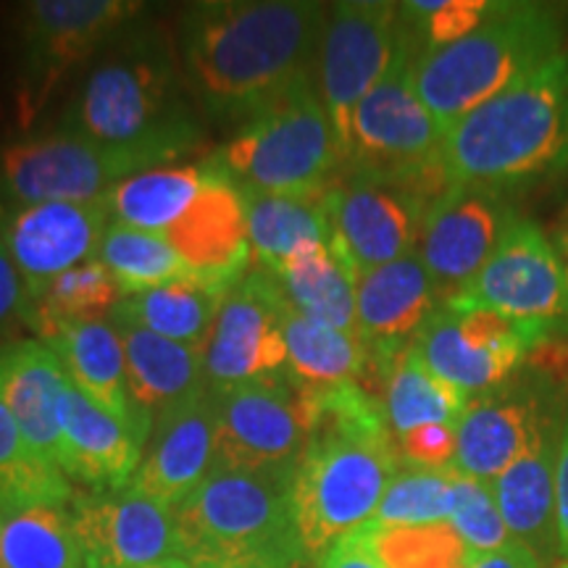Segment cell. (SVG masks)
<instances>
[{
    "mask_svg": "<svg viewBox=\"0 0 568 568\" xmlns=\"http://www.w3.org/2000/svg\"><path fill=\"white\" fill-rule=\"evenodd\" d=\"M324 3L209 0L180 19V67L197 105L222 122H247L297 84L316 80Z\"/></svg>",
    "mask_w": 568,
    "mask_h": 568,
    "instance_id": "cell-1",
    "label": "cell"
},
{
    "mask_svg": "<svg viewBox=\"0 0 568 568\" xmlns=\"http://www.w3.org/2000/svg\"><path fill=\"white\" fill-rule=\"evenodd\" d=\"M184 92L166 34L132 21L90 67L61 130L124 155L138 172L161 169L203 140V122Z\"/></svg>",
    "mask_w": 568,
    "mask_h": 568,
    "instance_id": "cell-2",
    "label": "cell"
},
{
    "mask_svg": "<svg viewBox=\"0 0 568 568\" xmlns=\"http://www.w3.org/2000/svg\"><path fill=\"white\" fill-rule=\"evenodd\" d=\"M308 395L314 426L290 493L303 556L318 564L339 539L372 521L403 464L379 397L361 382L308 387Z\"/></svg>",
    "mask_w": 568,
    "mask_h": 568,
    "instance_id": "cell-3",
    "label": "cell"
},
{
    "mask_svg": "<svg viewBox=\"0 0 568 568\" xmlns=\"http://www.w3.org/2000/svg\"><path fill=\"white\" fill-rule=\"evenodd\" d=\"M447 187L510 193L568 172V48L445 132Z\"/></svg>",
    "mask_w": 568,
    "mask_h": 568,
    "instance_id": "cell-4",
    "label": "cell"
},
{
    "mask_svg": "<svg viewBox=\"0 0 568 568\" xmlns=\"http://www.w3.org/2000/svg\"><path fill=\"white\" fill-rule=\"evenodd\" d=\"M293 474L211 471L174 508L180 560L190 568H293L305 560Z\"/></svg>",
    "mask_w": 568,
    "mask_h": 568,
    "instance_id": "cell-5",
    "label": "cell"
},
{
    "mask_svg": "<svg viewBox=\"0 0 568 568\" xmlns=\"http://www.w3.org/2000/svg\"><path fill=\"white\" fill-rule=\"evenodd\" d=\"M564 19L550 6L500 3V9L466 38L416 53L418 98L447 132L474 109L564 51Z\"/></svg>",
    "mask_w": 568,
    "mask_h": 568,
    "instance_id": "cell-6",
    "label": "cell"
},
{
    "mask_svg": "<svg viewBox=\"0 0 568 568\" xmlns=\"http://www.w3.org/2000/svg\"><path fill=\"white\" fill-rule=\"evenodd\" d=\"M209 161L240 190L274 195L326 193L343 172V151L316 80L297 84L247 119Z\"/></svg>",
    "mask_w": 568,
    "mask_h": 568,
    "instance_id": "cell-7",
    "label": "cell"
},
{
    "mask_svg": "<svg viewBox=\"0 0 568 568\" xmlns=\"http://www.w3.org/2000/svg\"><path fill=\"white\" fill-rule=\"evenodd\" d=\"M416 53L418 42L410 34L382 82L355 109L343 172L447 187L439 166L445 130L418 98Z\"/></svg>",
    "mask_w": 568,
    "mask_h": 568,
    "instance_id": "cell-8",
    "label": "cell"
},
{
    "mask_svg": "<svg viewBox=\"0 0 568 568\" xmlns=\"http://www.w3.org/2000/svg\"><path fill=\"white\" fill-rule=\"evenodd\" d=\"M142 13L134 0H30L17 9L21 122L38 116L63 77L98 59Z\"/></svg>",
    "mask_w": 568,
    "mask_h": 568,
    "instance_id": "cell-9",
    "label": "cell"
},
{
    "mask_svg": "<svg viewBox=\"0 0 568 568\" xmlns=\"http://www.w3.org/2000/svg\"><path fill=\"white\" fill-rule=\"evenodd\" d=\"M213 406L211 471L293 474L308 445L314 414L308 387L287 374L209 389Z\"/></svg>",
    "mask_w": 568,
    "mask_h": 568,
    "instance_id": "cell-10",
    "label": "cell"
},
{
    "mask_svg": "<svg viewBox=\"0 0 568 568\" xmlns=\"http://www.w3.org/2000/svg\"><path fill=\"white\" fill-rule=\"evenodd\" d=\"M408 40L410 30L397 3L345 0L329 6L318 48L316 90L335 126L343 163L355 109L382 82Z\"/></svg>",
    "mask_w": 568,
    "mask_h": 568,
    "instance_id": "cell-11",
    "label": "cell"
},
{
    "mask_svg": "<svg viewBox=\"0 0 568 568\" xmlns=\"http://www.w3.org/2000/svg\"><path fill=\"white\" fill-rule=\"evenodd\" d=\"M439 193L435 184L343 172L324 193L329 245L355 276L406 258L416 253L424 216Z\"/></svg>",
    "mask_w": 568,
    "mask_h": 568,
    "instance_id": "cell-12",
    "label": "cell"
},
{
    "mask_svg": "<svg viewBox=\"0 0 568 568\" xmlns=\"http://www.w3.org/2000/svg\"><path fill=\"white\" fill-rule=\"evenodd\" d=\"M556 332L514 322L489 308L439 305L414 337V353L466 397L503 387Z\"/></svg>",
    "mask_w": 568,
    "mask_h": 568,
    "instance_id": "cell-13",
    "label": "cell"
},
{
    "mask_svg": "<svg viewBox=\"0 0 568 568\" xmlns=\"http://www.w3.org/2000/svg\"><path fill=\"white\" fill-rule=\"evenodd\" d=\"M443 305L489 308L558 335L568 326V287L556 245L537 222L516 216L474 282Z\"/></svg>",
    "mask_w": 568,
    "mask_h": 568,
    "instance_id": "cell-14",
    "label": "cell"
},
{
    "mask_svg": "<svg viewBox=\"0 0 568 568\" xmlns=\"http://www.w3.org/2000/svg\"><path fill=\"white\" fill-rule=\"evenodd\" d=\"M140 174L124 155L82 134L59 130L11 142L0 151V197L6 203H98L126 176Z\"/></svg>",
    "mask_w": 568,
    "mask_h": 568,
    "instance_id": "cell-15",
    "label": "cell"
},
{
    "mask_svg": "<svg viewBox=\"0 0 568 568\" xmlns=\"http://www.w3.org/2000/svg\"><path fill=\"white\" fill-rule=\"evenodd\" d=\"M282 308L272 274L253 268L232 284L203 347L205 387L226 389L287 374Z\"/></svg>",
    "mask_w": 568,
    "mask_h": 568,
    "instance_id": "cell-16",
    "label": "cell"
},
{
    "mask_svg": "<svg viewBox=\"0 0 568 568\" xmlns=\"http://www.w3.org/2000/svg\"><path fill=\"white\" fill-rule=\"evenodd\" d=\"M514 222V203L495 190L447 187L432 201L416 255L443 303L458 297L474 282Z\"/></svg>",
    "mask_w": 568,
    "mask_h": 568,
    "instance_id": "cell-17",
    "label": "cell"
},
{
    "mask_svg": "<svg viewBox=\"0 0 568 568\" xmlns=\"http://www.w3.org/2000/svg\"><path fill=\"white\" fill-rule=\"evenodd\" d=\"M105 230L109 211L101 201L19 205L0 219V243L34 301L55 276L95 261Z\"/></svg>",
    "mask_w": 568,
    "mask_h": 568,
    "instance_id": "cell-18",
    "label": "cell"
},
{
    "mask_svg": "<svg viewBox=\"0 0 568 568\" xmlns=\"http://www.w3.org/2000/svg\"><path fill=\"white\" fill-rule=\"evenodd\" d=\"M84 568H142L180 558L174 510L132 487L74 495L69 503Z\"/></svg>",
    "mask_w": 568,
    "mask_h": 568,
    "instance_id": "cell-19",
    "label": "cell"
},
{
    "mask_svg": "<svg viewBox=\"0 0 568 568\" xmlns=\"http://www.w3.org/2000/svg\"><path fill=\"white\" fill-rule=\"evenodd\" d=\"M443 305L435 282L416 253L358 276V337L382 366L414 343L418 329Z\"/></svg>",
    "mask_w": 568,
    "mask_h": 568,
    "instance_id": "cell-20",
    "label": "cell"
},
{
    "mask_svg": "<svg viewBox=\"0 0 568 568\" xmlns=\"http://www.w3.org/2000/svg\"><path fill=\"white\" fill-rule=\"evenodd\" d=\"M213 468V406L209 389L155 418L130 487L163 508L187 500Z\"/></svg>",
    "mask_w": 568,
    "mask_h": 568,
    "instance_id": "cell-21",
    "label": "cell"
},
{
    "mask_svg": "<svg viewBox=\"0 0 568 568\" xmlns=\"http://www.w3.org/2000/svg\"><path fill=\"white\" fill-rule=\"evenodd\" d=\"M166 237L190 274L234 284L251 266L245 197L213 163L201 195L166 232Z\"/></svg>",
    "mask_w": 568,
    "mask_h": 568,
    "instance_id": "cell-22",
    "label": "cell"
},
{
    "mask_svg": "<svg viewBox=\"0 0 568 568\" xmlns=\"http://www.w3.org/2000/svg\"><path fill=\"white\" fill-rule=\"evenodd\" d=\"M142 453L145 439L69 385L61 414L59 468L63 477L82 481L92 493H116L130 487Z\"/></svg>",
    "mask_w": 568,
    "mask_h": 568,
    "instance_id": "cell-23",
    "label": "cell"
},
{
    "mask_svg": "<svg viewBox=\"0 0 568 568\" xmlns=\"http://www.w3.org/2000/svg\"><path fill=\"white\" fill-rule=\"evenodd\" d=\"M545 422L548 410L535 393L493 389L479 400L468 403L466 414L460 416L456 426V460L450 468L489 485L521 456Z\"/></svg>",
    "mask_w": 568,
    "mask_h": 568,
    "instance_id": "cell-24",
    "label": "cell"
},
{
    "mask_svg": "<svg viewBox=\"0 0 568 568\" xmlns=\"http://www.w3.org/2000/svg\"><path fill=\"white\" fill-rule=\"evenodd\" d=\"M69 385L61 361L45 343L24 339L0 351V403L17 418L27 443L53 466H59Z\"/></svg>",
    "mask_w": 568,
    "mask_h": 568,
    "instance_id": "cell-25",
    "label": "cell"
},
{
    "mask_svg": "<svg viewBox=\"0 0 568 568\" xmlns=\"http://www.w3.org/2000/svg\"><path fill=\"white\" fill-rule=\"evenodd\" d=\"M40 343H45L55 353L77 393L88 397L92 406L101 408L103 414L130 426L134 435H140L148 445L151 429L134 410L130 387H126L122 335L109 318L67 326V329L55 332L53 337L40 339Z\"/></svg>",
    "mask_w": 568,
    "mask_h": 568,
    "instance_id": "cell-26",
    "label": "cell"
},
{
    "mask_svg": "<svg viewBox=\"0 0 568 568\" xmlns=\"http://www.w3.org/2000/svg\"><path fill=\"white\" fill-rule=\"evenodd\" d=\"M122 335L126 387L138 416L153 432L155 418L195 400L205 389L203 351L174 343L132 324H113Z\"/></svg>",
    "mask_w": 568,
    "mask_h": 568,
    "instance_id": "cell-27",
    "label": "cell"
},
{
    "mask_svg": "<svg viewBox=\"0 0 568 568\" xmlns=\"http://www.w3.org/2000/svg\"><path fill=\"white\" fill-rule=\"evenodd\" d=\"M556 447L558 432L548 418L521 456L489 481L510 539L524 542L539 558L548 545H556Z\"/></svg>",
    "mask_w": 568,
    "mask_h": 568,
    "instance_id": "cell-28",
    "label": "cell"
},
{
    "mask_svg": "<svg viewBox=\"0 0 568 568\" xmlns=\"http://www.w3.org/2000/svg\"><path fill=\"white\" fill-rule=\"evenodd\" d=\"M232 284L187 274L155 290L124 297L109 316L111 324H132L174 343L203 351Z\"/></svg>",
    "mask_w": 568,
    "mask_h": 568,
    "instance_id": "cell-29",
    "label": "cell"
},
{
    "mask_svg": "<svg viewBox=\"0 0 568 568\" xmlns=\"http://www.w3.org/2000/svg\"><path fill=\"white\" fill-rule=\"evenodd\" d=\"M284 303L297 314L358 335V276L329 243H305L272 274Z\"/></svg>",
    "mask_w": 568,
    "mask_h": 568,
    "instance_id": "cell-30",
    "label": "cell"
},
{
    "mask_svg": "<svg viewBox=\"0 0 568 568\" xmlns=\"http://www.w3.org/2000/svg\"><path fill=\"white\" fill-rule=\"evenodd\" d=\"M209 176V161L148 169L113 184L101 203L113 224L166 234L201 195Z\"/></svg>",
    "mask_w": 568,
    "mask_h": 568,
    "instance_id": "cell-31",
    "label": "cell"
},
{
    "mask_svg": "<svg viewBox=\"0 0 568 568\" xmlns=\"http://www.w3.org/2000/svg\"><path fill=\"white\" fill-rule=\"evenodd\" d=\"M247 211L251 266L274 274L287 255L305 243H329L324 193L318 195H274L240 190Z\"/></svg>",
    "mask_w": 568,
    "mask_h": 568,
    "instance_id": "cell-32",
    "label": "cell"
},
{
    "mask_svg": "<svg viewBox=\"0 0 568 568\" xmlns=\"http://www.w3.org/2000/svg\"><path fill=\"white\" fill-rule=\"evenodd\" d=\"M282 335L287 345V376L303 387H337L361 382L372 353L353 332L316 322L284 303Z\"/></svg>",
    "mask_w": 568,
    "mask_h": 568,
    "instance_id": "cell-33",
    "label": "cell"
},
{
    "mask_svg": "<svg viewBox=\"0 0 568 568\" xmlns=\"http://www.w3.org/2000/svg\"><path fill=\"white\" fill-rule=\"evenodd\" d=\"M376 368L385 382L379 403L395 439L429 424H458L466 414L468 397L432 374L414 347Z\"/></svg>",
    "mask_w": 568,
    "mask_h": 568,
    "instance_id": "cell-34",
    "label": "cell"
},
{
    "mask_svg": "<svg viewBox=\"0 0 568 568\" xmlns=\"http://www.w3.org/2000/svg\"><path fill=\"white\" fill-rule=\"evenodd\" d=\"M122 301V287L109 274V268L98 261H88L55 276L34 301H30L24 324H30L40 339H48L67 326L101 322L103 316H111Z\"/></svg>",
    "mask_w": 568,
    "mask_h": 568,
    "instance_id": "cell-35",
    "label": "cell"
},
{
    "mask_svg": "<svg viewBox=\"0 0 568 568\" xmlns=\"http://www.w3.org/2000/svg\"><path fill=\"white\" fill-rule=\"evenodd\" d=\"M0 568H84L69 506H32L6 516Z\"/></svg>",
    "mask_w": 568,
    "mask_h": 568,
    "instance_id": "cell-36",
    "label": "cell"
},
{
    "mask_svg": "<svg viewBox=\"0 0 568 568\" xmlns=\"http://www.w3.org/2000/svg\"><path fill=\"white\" fill-rule=\"evenodd\" d=\"M69 479L59 466L48 464L21 435L17 418L0 403V508L13 510L32 506H69Z\"/></svg>",
    "mask_w": 568,
    "mask_h": 568,
    "instance_id": "cell-37",
    "label": "cell"
},
{
    "mask_svg": "<svg viewBox=\"0 0 568 568\" xmlns=\"http://www.w3.org/2000/svg\"><path fill=\"white\" fill-rule=\"evenodd\" d=\"M95 261L109 268L124 297L155 290L190 274L166 234L132 230L122 224H109Z\"/></svg>",
    "mask_w": 568,
    "mask_h": 568,
    "instance_id": "cell-38",
    "label": "cell"
},
{
    "mask_svg": "<svg viewBox=\"0 0 568 568\" xmlns=\"http://www.w3.org/2000/svg\"><path fill=\"white\" fill-rule=\"evenodd\" d=\"M355 531L382 568H468L477 558L450 521L418 527L368 521Z\"/></svg>",
    "mask_w": 568,
    "mask_h": 568,
    "instance_id": "cell-39",
    "label": "cell"
},
{
    "mask_svg": "<svg viewBox=\"0 0 568 568\" xmlns=\"http://www.w3.org/2000/svg\"><path fill=\"white\" fill-rule=\"evenodd\" d=\"M456 481V468L400 466L382 495L372 521L382 527H418V524L450 521Z\"/></svg>",
    "mask_w": 568,
    "mask_h": 568,
    "instance_id": "cell-40",
    "label": "cell"
},
{
    "mask_svg": "<svg viewBox=\"0 0 568 568\" xmlns=\"http://www.w3.org/2000/svg\"><path fill=\"white\" fill-rule=\"evenodd\" d=\"M500 3L489 0H410L400 3L410 34L418 42V51L450 45L493 17Z\"/></svg>",
    "mask_w": 568,
    "mask_h": 568,
    "instance_id": "cell-41",
    "label": "cell"
},
{
    "mask_svg": "<svg viewBox=\"0 0 568 568\" xmlns=\"http://www.w3.org/2000/svg\"><path fill=\"white\" fill-rule=\"evenodd\" d=\"M450 524L477 558L485 556V552L506 548L510 542V531L503 521L500 510H497L493 487L487 481L468 479L464 474H458L456 481V503H453Z\"/></svg>",
    "mask_w": 568,
    "mask_h": 568,
    "instance_id": "cell-42",
    "label": "cell"
},
{
    "mask_svg": "<svg viewBox=\"0 0 568 568\" xmlns=\"http://www.w3.org/2000/svg\"><path fill=\"white\" fill-rule=\"evenodd\" d=\"M456 426L458 424H429L408 432L406 437L397 439L400 464L416 468H450L458 447Z\"/></svg>",
    "mask_w": 568,
    "mask_h": 568,
    "instance_id": "cell-43",
    "label": "cell"
},
{
    "mask_svg": "<svg viewBox=\"0 0 568 568\" xmlns=\"http://www.w3.org/2000/svg\"><path fill=\"white\" fill-rule=\"evenodd\" d=\"M27 305H30V293L21 280L17 264L11 261L6 245L0 243V326H9L11 322L27 318Z\"/></svg>",
    "mask_w": 568,
    "mask_h": 568,
    "instance_id": "cell-44",
    "label": "cell"
},
{
    "mask_svg": "<svg viewBox=\"0 0 568 568\" xmlns=\"http://www.w3.org/2000/svg\"><path fill=\"white\" fill-rule=\"evenodd\" d=\"M556 550L568 560V410L556 447Z\"/></svg>",
    "mask_w": 568,
    "mask_h": 568,
    "instance_id": "cell-45",
    "label": "cell"
},
{
    "mask_svg": "<svg viewBox=\"0 0 568 568\" xmlns=\"http://www.w3.org/2000/svg\"><path fill=\"white\" fill-rule=\"evenodd\" d=\"M318 568H382V566L376 564V558L368 552L364 539L358 537V531H353V535L339 539L335 548L318 560Z\"/></svg>",
    "mask_w": 568,
    "mask_h": 568,
    "instance_id": "cell-46",
    "label": "cell"
},
{
    "mask_svg": "<svg viewBox=\"0 0 568 568\" xmlns=\"http://www.w3.org/2000/svg\"><path fill=\"white\" fill-rule=\"evenodd\" d=\"M468 568H542V558L524 542L510 539L506 548L474 558V564Z\"/></svg>",
    "mask_w": 568,
    "mask_h": 568,
    "instance_id": "cell-47",
    "label": "cell"
},
{
    "mask_svg": "<svg viewBox=\"0 0 568 568\" xmlns=\"http://www.w3.org/2000/svg\"><path fill=\"white\" fill-rule=\"evenodd\" d=\"M552 245H556V251L560 255V264H564V272H566V287H568V211L564 216L558 219L556 224V232H552Z\"/></svg>",
    "mask_w": 568,
    "mask_h": 568,
    "instance_id": "cell-48",
    "label": "cell"
},
{
    "mask_svg": "<svg viewBox=\"0 0 568 568\" xmlns=\"http://www.w3.org/2000/svg\"><path fill=\"white\" fill-rule=\"evenodd\" d=\"M142 568H190L184 560L174 558V560H161V564H151V566H142Z\"/></svg>",
    "mask_w": 568,
    "mask_h": 568,
    "instance_id": "cell-49",
    "label": "cell"
},
{
    "mask_svg": "<svg viewBox=\"0 0 568 568\" xmlns=\"http://www.w3.org/2000/svg\"><path fill=\"white\" fill-rule=\"evenodd\" d=\"M3 518H6V514H3V508H0V527H3Z\"/></svg>",
    "mask_w": 568,
    "mask_h": 568,
    "instance_id": "cell-50",
    "label": "cell"
},
{
    "mask_svg": "<svg viewBox=\"0 0 568 568\" xmlns=\"http://www.w3.org/2000/svg\"><path fill=\"white\" fill-rule=\"evenodd\" d=\"M558 568H568V560H564V564H560Z\"/></svg>",
    "mask_w": 568,
    "mask_h": 568,
    "instance_id": "cell-51",
    "label": "cell"
}]
</instances>
